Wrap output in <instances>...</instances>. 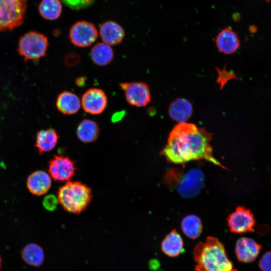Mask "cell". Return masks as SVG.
<instances>
[{
  "mask_svg": "<svg viewBox=\"0 0 271 271\" xmlns=\"http://www.w3.org/2000/svg\"><path fill=\"white\" fill-rule=\"evenodd\" d=\"M212 134L191 123H178L170 132L161 154L168 162L182 164L192 160H205L225 168L214 157L210 145Z\"/></svg>",
  "mask_w": 271,
  "mask_h": 271,
  "instance_id": "6da1fadb",
  "label": "cell"
},
{
  "mask_svg": "<svg viewBox=\"0 0 271 271\" xmlns=\"http://www.w3.org/2000/svg\"><path fill=\"white\" fill-rule=\"evenodd\" d=\"M196 271H238L228 258L224 245L215 237L209 236L194 248Z\"/></svg>",
  "mask_w": 271,
  "mask_h": 271,
  "instance_id": "7a4b0ae2",
  "label": "cell"
},
{
  "mask_svg": "<svg viewBox=\"0 0 271 271\" xmlns=\"http://www.w3.org/2000/svg\"><path fill=\"white\" fill-rule=\"evenodd\" d=\"M169 188L175 189L184 198H191L198 195L204 184V176L198 169H192L184 173L178 169L169 170L164 178Z\"/></svg>",
  "mask_w": 271,
  "mask_h": 271,
  "instance_id": "3957f363",
  "label": "cell"
},
{
  "mask_svg": "<svg viewBox=\"0 0 271 271\" xmlns=\"http://www.w3.org/2000/svg\"><path fill=\"white\" fill-rule=\"evenodd\" d=\"M91 189L79 181H68L58 191L59 203L70 213L79 214L84 211L92 199Z\"/></svg>",
  "mask_w": 271,
  "mask_h": 271,
  "instance_id": "277c9868",
  "label": "cell"
},
{
  "mask_svg": "<svg viewBox=\"0 0 271 271\" xmlns=\"http://www.w3.org/2000/svg\"><path fill=\"white\" fill-rule=\"evenodd\" d=\"M27 0H0V32L21 25L25 17Z\"/></svg>",
  "mask_w": 271,
  "mask_h": 271,
  "instance_id": "5b68a950",
  "label": "cell"
},
{
  "mask_svg": "<svg viewBox=\"0 0 271 271\" xmlns=\"http://www.w3.org/2000/svg\"><path fill=\"white\" fill-rule=\"evenodd\" d=\"M48 46L47 37L35 31L27 33L20 39L18 52L25 62L38 60L45 56Z\"/></svg>",
  "mask_w": 271,
  "mask_h": 271,
  "instance_id": "8992f818",
  "label": "cell"
},
{
  "mask_svg": "<svg viewBox=\"0 0 271 271\" xmlns=\"http://www.w3.org/2000/svg\"><path fill=\"white\" fill-rule=\"evenodd\" d=\"M97 29L92 23L81 21L74 24L69 31L71 42L75 46L84 48L90 46L97 39Z\"/></svg>",
  "mask_w": 271,
  "mask_h": 271,
  "instance_id": "52a82bcc",
  "label": "cell"
},
{
  "mask_svg": "<svg viewBox=\"0 0 271 271\" xmlns=\"http://www.w3.org/2000/svg\"><path fill=\"white\" fill-rule=\"evenodd\" d=\"M119 86L124 91L125 98L128 104L137 107L147 105L151 100L148 85L143 82L120 83Z\"/></svg>",
  "mask_w": 271,
  "mask_h": 271,
  "instance_id": "ba28073f",
  "label": "cell"
},
{
  "mask_svg": "<svg viewBox=\"0 0 271 271\" xmlns=\"http://www.w3.org/2000/svg\"><path fill=\"white\" fill-rule=\"evenodd\" d=\"M227 221L230 231L238 234L251 232L256 223L250 210L243 206H238L228 215Z\"/></svg>",
  "mask_w": 271,
  "mask_h": 271,
  "instance_id": "9c48e42d",
  "label": "cell"
},
{
  "mask_svg": "<svg viewBox=\"0 0 271 271\" xmlns=\"http://www.w3.org/2000/svg\"><path fill=\"white\" fill-rule=\"evenodd\" d=\"M76 170L74 162L68 157L55 156L49 162V172L55 181H70Z\"/></svg>",
  "mask_w": 271,
  "mask_h": 271,
  "instance_id": "30bf717a",
  "label": "cell"
},
{
  "mask_svg": "<svg viewBox=\"0 0 271 271\" xmlns=\"http://www.w3.org/2000/svg\"><path fill=\"white\" fill-rule=\"evenodd\" d=\"M81 103L86 112L93 115L99 114L107 106V97L103 90L91 88L84 93Z\"/></svg>",
  "mask_w": 271,
  "mask_h": 271,
  "instance_id": "8fae6325",
  "label": "cell"
},
{
  "mask_svg": "<svg viewBox=\"0 0 271 271\" xmlns=\"http://www.w3.org/2000/svg\"><path fill=\"white\" fill-rule=\"evenodd\" d=\"M261 249V245L253 239L242 237L235 243V253L239 261L250 263L255 260Z\"/></svg>",
  "mask_w": 271,
  "mask_h": 271,
  "instance_id": "7c38bea8",
  "label": "cell"
},
{
  "mask_svg": "<svg viewBox=\"0 0 271 271\" xmlns=\"http://www.w3.org/2000/svg\"><path fill=\"white\" fill-rule=\"evenodd\" d=\"M215 43L219 52L225 54L235 53L240 46L237 34L229 27L223 29L218 33Z\"/></svg>",
  "mask_w": 271,
  "mask_h": 271,
  "instance_id": "4fadbf2b",
  "label": "cell"
},
{
  "mask_svg": "<svg viewBox=\"0 0 271 271\" xmlns=\"http://www.w3.org/2000/svg\"><path fill=\"white\" fill-rule=\"evenodd\" d=\"M99 34L103 43L109 46L120 44L125 35L122 27L113 21L103 23L100 26Z\"/></svg>",
  "mask_w": 271,
  "mask_h": 271,
  "instance_id": "5bb4252c",
  "label": "cell"
},
{
  "mask_svg": "<svg viewBox=\"0 0 271 271\" xmlns=\"http://www.w3.org/2000/svg\"><path fill=\"white\" fill-rule=\"evenodd\" d=\"M50 176L43 171H36L28 178L27 186L29 191L34 195L40 196L46 194L51 186Z\"/></svg>",
  "mask_w": 271,
  "mask_h": 271,
  "instance_id": "9a60e30c",
  "label": "cell"
},
{
  "mask_svg": "<svg viewBox=\"0 0 271 271\" xmlns=\"http://www.w3.org/2000/svg\"><path fill=\"white\" fill-rule=\"evenodd\" d=\"M56 104L57 109L66 115L75 114L81 106L79 97L76 94L68 91H63L59 94Z\"/></svg>",
  "mask_w": 271,
  "mask_h": 271,
  "instance_id": "2e32d148",
  "label": "cell"
},
{
  "mask_svg": "<svg viewBox=\"0 0 271 271\" xmlns=\"http://www.w3.org/2000/svg\"><path fill=\"white\" fill-rule=\"evenodd\" d=\"M168 111L172 119L179 123L185 122L192 116L193 106L187 99L179 98L171 103Z\"/></svg>",
  "mask_w": 271,
  "mask_h": 271,
  "instance_id": "e0dca14e",
  "label": "cell"
},
{
  "mask_svg": "<svg viewBox=\"0 0 271 271\" xmlns=\"http://www.w3.org/2000/svg\"><path fill=\"white\" fill-rule=\"evenodd\" d=\"M184 241L181 235L176 229L172 230L162 240L161 250L169 257H176L183 251Z\"/></svg>",
  "mask_w": 271,
  "mask_h": 271,
  "instance_id": "ac0fdd59",
  "label": "cell"
},
{
  "mask_svg": "<svg viewBox=\"0 0 271 271\" xmlns=\"http://www.w3.org/2000/svg\"><path fill=\"white\" fill-rule=\"evenodd\" d=\"M59 136L53 128L41 130L36 136L35 147L39 154L48 152L53 150L56 146Z\"/></svg>",
  "mask_w": 271,
  "mask_h": 271,
  "instance_id": "d6986e66",
  "label": "cell"
},
{
  "mask_svg": "<svg viewBox=\"0 0 271 271\" xmlns=\"http://www.w3.org/2000/svg\"><path fill=\"white\" fill-rule=\"evenodd\" d=\"M99 132L100 129L97 123L88 119L82 120L76 129L78 139L85 143L94 142L98 138Z\"/></svg>",
  "mask_w": 271,
  "mask_h": 271,
  "instance_id": "ffe728a7",
  "label": "cell"
},
{
  "mask_svg": "<svg viewBox=\"0 0 271 271\" xmlns=\"http://www.w3.org/2000/svg\"><path fill=\"white\" fill-rule=\"evenodd\" d=\"M114 53L110 46L103 42L96 44L91 49L90 57L97 65L104 66L111 62Z\"/></svg>",
  "mask_w": 271,
  "mask_h": 271,
  "instance_id": "44dd1931",
  "label": "cell"
},
{
  "mask_svg": "<svg viewBox=\"0 0 271 271\" xmlns=\"http://www.w3.org/2000/svg\"><path fill=\"white\" fill-rule=\"evenodd\" d=\"M23 260L27 264L34 266L42 264L44 259L43 250L39 245L31 243L27 244L21 250Z\"/></svg>",
  "mask_w": 271,
  "mask_h": 271,
  "instance_id": "7402d4cb",
  "label": "cell"
},
{
  "mask_svg": "<svg viewBox=\"0 0 271 271\" xmlns=\"http://www.w3.org/2000/svg\"><path fill=\"white\" fill-rule=\"evenodd\" d=\"M181 228L187 237L195 239L201 235L203 226L199 217L195 215H189L185 217L182 220Z\"/></svg>",
  "mask_w": 271,
  "mask_h": 271,
  "instance_id": "603a6c76",
  "label": "cell"
},
{
  "mask_svg": "<svg viewBox=\"0 0 271 271\" xmlns=\"http://www.w3.org/2000/svg\"><path fill=\"white\" fill-rule=\"evenodd\" d=\"M62 6L60 0H42L39 6L41 16L49 20H55L60 16Z\"/></svg>",
  "mask_w": 271,
  "mask_h": 271,
  "instance_id": "cb8c5ba5",
  "label": "cell"
},
{
  "mask_svg": "<svg viewBox=\"0 0 271 271\" xmlns=\"http://www.w3.org/2000/svg\"><path fill=\"white\" fill-rule=\"evenodd\" d=\"M61 1L71 9L79 10L91 6L96 0H61Z\"/></svg>",
  "mask_w": 271,
  "mask_h": 271,
  "instance_id": "d4e9b609",
  "label": "cell"
},
{
  "mask_svg": "<svg viewBox=\"0 0 271 271\" xmlns=\"http://www.w3.org/2000/svg\"><path fill=\"white\" fill-rule=\"evenodd\" d=\"M58 203L57 197L51 194L46 196L43 201L44 207L47 210L50 211H53L56 209Z\"/></svg>",
  "mask_w": 271,
  "mask_h": 271,
  "instance_id": "484cf974",
  "label": "cell"
},
{
  "mask_svg": "<svg viewBox=\"0 0 271 271\" xmlns=\"http://www.w3.org/2000/svg\"><path fill=\"white\" fill-rule=\"evenodd\" d=\"M261 271H271V251L266 252L258 261Z\"/></svg>",
  "mask_w": 271,
  "mask_h": 271,
  "instance_id": "4316f807",
  "label": "cell"
},
{
  "mask_svg": "<svg viewBox=\"0 0 271 271\" xmlns=\"http://www.w3.org/2000/svg\"><path fill=\"white\" fill-rule=\"evenodd\" d=\"M80 59L79 55L74 52H71L65 57L64 63L67 67H73L79 63Z\"/></svg>",
  "mask_w": 271,
  "mask_h": 271,
  "instance_id": "83f0119b",
  "label": "cell"
},
{
  "mask_svg": "<svg viewBox=\"0 0 271 271\" xmlns=\"http://www.w3.org/2000/svg\"><path fill=\"white\" fill-rule=\"evenodd\" d=\"M159 265L160 263L157 260L153 259L150 261L149 266L152 269H157L159 267Z\"/></svg>",
  "mask_w": 271,
  "mask_h": 271,
  "instance_id": "f1b7e54d",
  "label": "cell"
},
{
  "mask_svg": "<svg viewBox=\"0 0 271 271\" xmlns=\"http://www.w3.org/2000/svg\"><path fill=\"white\" fill-rule=\"evenodd\" d=\"M124 112H117L113 115L112 117V121L113 122L117 121L121 119L123 117Z\"/></svg>",
  "mask_w": 271,
  "mask_h": 271,
  "instance_id": "f546056e",
  "label": "cell"
},
{
  "mask_svg": "<svg viewBox=\"0 0 271 271\" xmlns=\"http://www.w3.org/2000/svg\"><path fill=\"white\" fill-rule=\"evenodd\" d=\"M85 80L86 78L84 77L78 78L76 80V84L78 86H82L84 85Z\"/></svg>",
  "mask_w": 271,
  "mask_h": 271,
  "instance_id": "4dcf8cb0",
  "label": "cell"
},
{
  "mask_svg": "<svg viewBox=\"0 0 271 271\" xmlns=\"http://www.w3.org/2000/svg\"><path fill=\"white\" fill-rule=\"evenodd\" d=\"M257 31V27L255 26H251L249 27V31L252 33L256 32Z\"/></svg>",
  "mask_w": 271,
  "mask_h": 271,
  "instance_id": "1f68e13d",
  "label": "cell"
},
{
  "mask_svg": "<svg viewBox=\"0 0 271 271\" xmlns=\"http://www.w3.org/2000/svg\"><path fill=\"white\" fill-rule=\"evenodd\" d=\"M267 3H271V0H264Z\"/></svg>",
  "mask_w": 271,
  "mask_h": 271,
  "instance_id": "d6a6232c",
  "label": "cell"
},
{
  "mask_svg": "<svg viewBox=\"0 0 271 271\" xmlns=\"http://www.w3.org/2000/svg\"><path fill=\"white\" fill-rule=\"evenodd\" d=\"M1 264H2V259H1V258L0 257V270H1Z\"/></svg>",
  "mask_w": 271,
  "mask_h": 271,
  "instance_id": "836d02e7",
  "label": "cell"
}]
</instances>
